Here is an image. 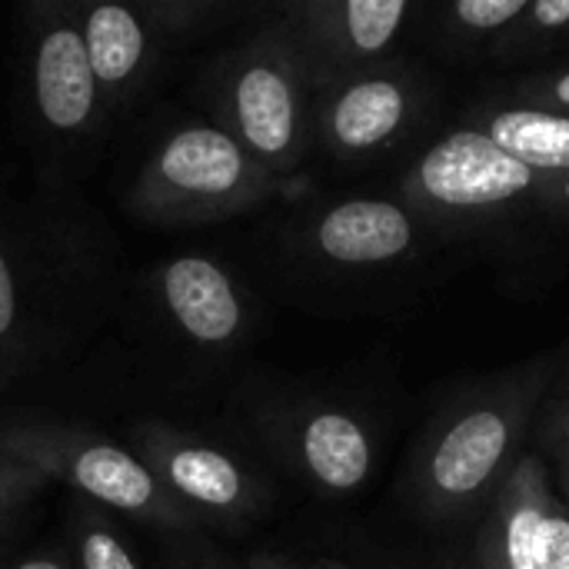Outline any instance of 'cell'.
<instances>
[{"mask_svg":"<svg viewBox=\"0 0 569 569\" xmlns=\"http://www.w3.org/2000/svg\"><path fill=\"white\" fill-rule=\"evenodd\" d=\"M120 300L117 237L87 207L0 210V390L77 357Z\"/></svg>","mask_w":569,"mask_h":569,"instance_id":"1","label":"cell"},{"mask_svg":"<svg viewBox=\"0 0 569 569\" xmlns=\"http://www.w3.org/2000/svg\"><path fill=\"white\" fill-rule=\"evenodd\" d=\"M400 203L433 230L513 233L569 227V180L540 173L470 127L423 147L400 177Z\"/></svg>","mask_w":569,"mask_h":569,"instance_id":"2","label":"cell"},{"mask_svg":"<svg viewBox=\"0 0 569 569\" xmlns=\"http://www.w3.org/2000/svg\"><path fill=\"white\" fill-rule=\"evenodd\" d=\"M543 363L463 400L417 450L410 470L413 503L437 523L477 517L493 503L503 480L523 457L540 397L547 390Z\"/></svg>","mask_w":569,"mask_h":569,"instance_id":"3","label":"cell"},{"mask_svg":"<svg viewBox=\"0 0 569 569\" xmlns=\"http://www.w3.org/2000/svg\"><path fill=\"white\" fill-rule=\"evenodd\" d=\"M210 120L220 123L280 187L313 153V90L290 37L267 23L243 43L223 50L200 77Z\"/></svg>","mask_w":569,"mask_h":569,"instance_id":"4","label":"cell"},{"mask_svg":"<svg viewBox=\"0 0 569 569\" xmlns=\"http://www.w3.org/2000/svg\"><path fill=\"white\" fill-rule=\"evenodd\" d=\"M283 187L213 120H183L147 150L127 210L150 227H203L270 203Z\"/></svg>","mask_w":569,"mask_h":569,"instance_id":"5","label":"cell"},{"mask_svg":"<svg viewBox=\"0 0 569 569\" xmlns=\"http://www.w3.org/2000/svg\"><path fill=\"white\" fill-rule=\"evenodd\" d=\"M0 453L67 483L87 503L123 513L167 537H197L200 523L163 490L150 467L123 443L57 417L0 420Z\"/></svg>","mask_w":569,"mask_h":569,"instance_id":"6","label":"cell"},{"mask_svg":"<svg viewBox=\"0 0 569 569\" xmlns=\"http://www.w3.org/2000/svg\"><path fill=\"white\" fill-rule=\"evenodd\" d=\"M20 63L37 143L53 157L90 147L103 133L110 107L90 70L70 0H37L20 13Z\"/></svg>","mask_w":569,"mask_h":569,"instance_id":"7","label":"cell"},{"mask_svg":"<svg viewBox=\"0 0 569 569\" xmlns=\"http://www.w3.org/2000/svg\"><path fill=\"white\" fill-rule=\"evenodd\" d=\"M73 3L90 70L110 113L130 110L157 80L177 40L223 10L217 0H103Z\"/></svg>","mask_w":569,"mask_h":569,"instance_id":"8","label":"cell"},{"mask_svg":"<svg viewBox=\"0 0 569 569\" xmlns=\"http://www.w3.org/2000/svg\"><path fill=\"white\" fill-rule=\"evenodd\" d=\"M130 450L200 530H247L270 510V483L210 437L167 420H140L130 427Z\"/></svg>","mask_w":569,"mask_h":569,"instance_id":"9","label":"cell"},{"mask_svg":"<svg viewBox=\"0 0 569 569\" xmlns=\"http://www.w3.org/2000/svg\"><path fill=\"white\" fill-rule=\"evenodd\" d=\"M423 10L410 0H297L273 20L293 43L310 90L400 60V43Z\"/></svg>","mask_w":569,"mask_h":569,"instance_id":"10","label":"cell"},{"mask_svg":"<svg viewBox=\"0 0 569 569\" xmlns=\"http://www.w3.org/2000/svg\"><path fill=\"white\" fill-rule=\"evenodd\" d=\"M143 297L160 330L200 360L237 353L253 327L243 280L213 253L187 250L157 260L143 277Z\"/></svg>","mask_w":569,"mask_h":569,"instance_id":"11","label":"cell"},{"mask_svg":"<svg viewBox=\"0 0 569 569\" xmlns=\"http://www.w3.org/2000/svg\"><path fill=\"white\" fill-rule=\"evenodd\" d=\"M427 110V77L403 60L313 90V150L337 163H370L407 140Z\"/></svg>","mask_w":569,"mask_h":569,"instance_id":"12","label":"cell"},{"mask_svg":"<svg viewBox=\"0 0 569 569\" xmlns=\"http://www.w3.org/2000/svg\"><path fill=\"white\" fill-rule=\"evenodd\" d=\"M260 433L270 450L327 497L357 493L373 473L370 427L337 403H300L260 410Z\"/></svg>","mask_w":569,"mask_h":569,"instance_id":"13","label":"cell"},{"mask_svg":"<svg viewBox=\"0 0 569 569\" xmlns=\"http://www.w3.org/2000/svg\"><path fill=\"white\" fill-rule=\"evenodd\" d=\"M420 220L387 197H350L313 210L297 230V250L327 270H380L407 260Z\"/></svg>","mask_w":569,"mask_h":569,"instance_id":"14","label":"cell"},{"mask_svg":"<svg viewBox=\"0 0 569 569\" xmlns=\"http://www.w3.org/2000/svg\"><path fill=\"white\" fill-rule=\"evenodd\" d=\"M557 487L547 460L537 453L520 457L490 503L473 563L480 569H537V537Z\"/></svg>","mask_w":569,"mask_h":569,"instance_id":"15","label":"cell"},{"mask_svg":"<svg viewBox=\"0 0 569 569\" xmlns=\"http://www.w3.org/2000/svg\"><path fill=\"white\" fill-rule=\"evenodd\" d=\"M460 127L480 130L540 173L569 180V117L483 97L463 110Z\"/></svg>","mask_w":569,"mask_h":569,"instance_id":"16","label":"cell"},{"mask_svg":"<svg viewBox=\"0 0 569 569\" xmlns=\"http://www.w3.org/2000/svg\"><path fill=\"white\" fill-rule=\"evenodd\" d=\"M527 0H460L437 10L433 43L450 53H487V47L523 13Z\"/></svg>","mask_w":569,"mask_h":569,"instance_id":"17","label":"cell"},{"mask_svg":"<svg viewBox=\"0 0 569 569\" xmlns=\"http://www.w3.org/2000/svg\"><path fill=\"white\" fill-rule=\"evenodd\" d=\"M70 567L73 569H143L137 553L127 547L107 510L93 503H80L67 523Z\"/></svg>","mask_w":569,"mask_h":569,"instance_id":"18","label":"cell"},{"mask_svg":"<svg viewBox=\"0 0 569 569\" xmlns=\"http://www.w3.org/2000/svg\"><path fill=\"white\" fill-rule=\"evenodd\" d=\"M487 97L500 103H517V107L569 117V60H557L550 67H537L520 77H510Z\"/></svg>","mask_w":569,"mask_h":569,"instance_id":"19","label":"cell"},{"mask_svg":"<svg viewBox=\"0 0 569 569\" xmlns=\"http://www.w3.org/2000/svg\"><path fill=\"white\" fill-rule=\"evenodd\" d=\"M43 487H47V477L40 470L0 453V520H10V513H17Z\"/></svg>","mask_w":569,"mask_h":569,"instance_id":"20","label":"cell"},{"mask_svg":"<svg viewBox=\"0 0 569 569\" xmlns=\"http://www.w3.org/2000/svg\"><path fill=\"white\" fill-rule=\"evenodd\" d=\"M537 569H569V510L560 493L553 497L537 537Z\"/></svg>","mask_w":569,"mask_h":569,"instance_id":"21","label":"cell"},{"mask_svg":"<svg viewBox=\"0 0 569 569\" xmlns=\"http://www.w3.org/2000/svg\"><path fill=\"white\" fill-rule=\"evenodd\" d=\"M167 567L170 569H247V563H237L213 543H207L200 533L197 537H170L167 547Z\"/></svg>","mask_w":569,"mask_h":569,"instance_id":"22","label":"cell"},{"mask_svg":"<svg viewBox=\"0 0 569 569\" xmlns=\"http://www.w3.org/2000/svg\"><path fill=\"white\" fill-rule=\"evenodd\" d=\"M540 437H543L550 457L557 460V473H569V390L550 407Z\"/></svg>","mask_w":569,"mask_h":569,"instance_id":"23","label":"cell"},{"mask_svg":"<svg viewBox=\"0 0 569 569\" xmlns=\"http://www.w3.org/2000/svg\"><path fill=\"white\" fill-rule=\"evenodd\" d=\"M243 563L247 569H350L337 560H303L293 553H277V550H260V553L247 557Z\"/></svg>","mask_w":569,"mask_h":569,"instance_id":"24","label":"cell"},{"mask_svg":"<svg viewBox=\"0 0 569 569\" xmlns=\"http://www.w3.org/2000/svg\"><path fill=\"white\" fill-rule=\"evenodd\" d=\"M0 569H73L60 553H27L17 560H0Z\"/></svg>","mask_w":569,"mask_h":569,"instance_id":"25","label":"cell"},{"mask_svg":"<svg viewBox=\"0 0 569 569\" xmlns=\"http://www.w3.org/2000/svg\"><path fill=\"white\" fill-rule=\"evenodd\" d=\"M553 487H557L560 500L567 503V510H569V473H557V477H553Z\"/></svg>","mask_w":569,"mask_h":569,"instance_id":"26","label":"cell"},{"mask_svg":"<svg viewBox=\"0 0 569 569\" xmlns=\"http://www.w3.org/2000/svg\"><path fill=\"white\" fill-rule=\"evenodd\" d=\"M10 537V520H0V543Z\"/></svg>","mask_w":569,"mask_h":569,"instance_id":"27","label":"cell"},{"mask_svg":"<svg viewBox=\"0 0 569 569\" xmlns=\"http://www.w3.org/2000/svg\"><path fill=\"white\" fill-rule=\"evenodd\" d=\"M470 569H480V567H477V563H470Z\"/></svg>","mask_w":569,"mask_h":569,"instance_id":"28","label":"cell"}]
</instances>
